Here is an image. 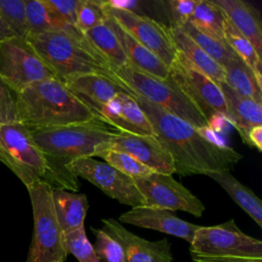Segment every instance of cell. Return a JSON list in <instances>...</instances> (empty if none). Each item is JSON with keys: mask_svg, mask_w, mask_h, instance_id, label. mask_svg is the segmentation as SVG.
I'll return each instance as SVG.
<instances>
[{"mask_svg": "<svg viewBox=\"0 0 262 262\" xmlns=\"http://www.w3.org/2000/svg\"><path fill=\"white\" fill-rule=\"evenodd\" d=\"M148 119L155 136L173 159L175 173L180 176L209 175L230 171L243 155L227 145L208 140L199 128L131 92Z\"/></svg>", "mask_w": 262, "mask_h": 262, "instance_id": "cell-1", "label": "cell"}, {"mask_svg": "<svg viewBox=\"0 0 262 262\" xmlns=\"http://www.w3.org/2000/svg\"><path fill=\"white\" fill-rule=\"evenodd\" d=\"M119 132L103 121H94L34 130L31 134L52 171L54 189L76 192L79 188L78 177L70 170L71 164L81 158H92L99 144L111 141Z\"/></svg>", "mask_w": 262, "mask_h": 262, "instance_id": "cell-2", "label": "cell"}, {"mask_svg": "<svg viewBox=\"0 0 262 262\" xmlns=\"http://www.w3.org/2000/svg\"><path fill=\"white\" fill-rule=\"evenodd\" d=\"M18 122L30 131L102 121L61 81L51 78L16 93Z\"/></svg>", "mask_w": 262, "mask_h": 262, "instance_id": "cell-3", "label": "cell"}, {"mask_svg": "<svg viewBox=\"0 0 262 262\" xmlns=\"http://www.w3.org/2000/svg\"><path fill=\"white\" fill-rule=\"evenodd\" d=\"M26 39L55 78L62 83L91 74L121 83L112 67L77 26H72L67 31L29 35Z\"/></svg>", "mask_w": 262, "mask_h": 262, "instance_id": "cell-4", "label": "cell"}, {"mask_svg": "<svg viewBox=\"0 0 262 262\" xmlns=\"http://www.w3.org/2000/svg\"><path fill=\"white\" fill-rule=\"evenodd\" d=\"M0 162L26 187L42 181L55 188L49 164L34 141L31 131L19 122L0 125Z\"/></svg>", "mask_w": 262, "mask_h": 262, "instance_id": "cell-5", "label": "cell"}, {"mask_svg": "<svg viewBox=\"0 0 262 262\" xmlns=\"http://www.w3.org/2000/svg\"><path fill=\"white\" fill-rule=\"evenodd\" d=\"M34 217V231L26 262H64V233L57 220L52 187L42 181L27 187Z\"/></svg>", "mask_w": 262, "mask_h": 262, "instance_id": "cell-6", "label": "cell"}, {"mask_svg": "<svg viewBox=\"0 0 262 262\" xmlns=\"http://www.w3.org/2000/svg\"><path fill=\"white\" fill-rule=\"evenodd\" d=\"M114 73L119 81L135 94L196 128L208 127L205 116L170 78L166 80L158 79L131 66L117 69Z\"/></svg>", "mask_w": 262, "mask_h": 262, "instance_id": "cell-7", "label": "cell"}, {"mask_svg": "<svg viewBox=\"0 0 262 262\" xmlns=\"http://www.w3.org/2000/svg\"><path fill=\"white\" fill-rule=\"evenodd\" d=\"M190 256L262 258V242L243 232L233 219L200 226L189 244Z\"/></svg>", "mask_w": 262, "mask_h": 262, "instance_id": "cell-8", "label": "cell"}, {"mask_svg": "<svg viewBox=\"0 0 262 262\" xmlns=\"http://www.w3.org/2000/svg\"><path fill=\"white\" fill-rule=\"evenodd\" d=\"M0 78L16 94L36 82L55 78L27 39L0 42Z\"/></svg>", "mask_w": 262, "mask_h": 262, "instance_id": "cell-9", "label": "cell"}, {"mask_svg": "<svg viewBox=\"0 0 262 262\" xmlns=\"http://www.w3.org/2000/svg\"><path fill=\"white\" fill-rule=\"evenodd\" d=\"M169 78L201 111L207 121L217 114L223 115L228 120L224 96L219 85L201 73L178 52L169 67Z\"/></svg>", "mask_w": 262, "mask_h": 262, "instance_id": "cell-10", "label": "cell"}, {"mask_svg": "<svg viewBox=\"0 0 262 262\" xmlns=\"http://www.w3.org/2000/svg\"><path fill=\"white\" fill-rule=\"evenodd\" d=\"M107 15L112 17L127 34L139 44L157 55L166 66L170 67L177 56L168 27L149 16L105 4Z\"/></svg>", "mask_w": 262, "mask_h": 262, "instance_id": "cell-11", "label": "cell"}, {"mask_svg": "<svg viewBox=\"0 0 262 262\" xmlns=\"http://www.w3.org/2000/svg\"><path fill=\"white\" fill-rule=\"evenodd\" d=\"M70 170L77 176L97 186L110 198L131 208L145 206L144 198L134 180L110 166L105 162L93 158H81L74 161Z\"/></svg>", "mask_w": 262, "mask_h": 262, "instance_id": "cell-12", "label": "cell"}, {"mask_svg": "<svg viewBox=\"0 0 262 262\" xmlns=\"http://www.w3.org/2000/svg\"><path fill=\"white\" fill-rule=\"evenodd\" d=\"M133 180L147 207L172 212L180 210L195 217H201L206 210L204 204L172 175L154 172Z\"/></svg>", "mask_w": 262, "mask_h": 262, "instance_id": "cell-13", "label": "cell"}, {"mask_svg": "<svg viewBox=\"0 0 262 262\" xmlns=\"http://www.w3.org/2000/svg\"><path fill=\"white\" fill-rule=\"evenodd\" d=\"M105 149L125 152L155 172L168 175L175 173L172 157L155 135H135L120 131L111 141L99 144L94 156Z\"/></svg>", "mask_w": 262, "mask_h": 262, "instance_id": "cell-14", "label": "cell"}, {"mask_svg": "<svg viewBox=\"0 0 262 262\" xmlns=\"http://www.w3.org/2000/svg\"><path fill=\"white\" fill-rule=\"evenodd\" d=\"M102 230L123 247L126 262H173L172 245L167 238L147 241L125 228L118 220L103 218Z\"/></svg>", "mask_w": 262, "mask_h": 262, "instance_id": "cell-15", "label": "cell"}, {"mask_svg": "<svg viewBox=\"0 0 262 262\" xmlns=\"http://www.w3.org/2000/svg\"><path fill=\"white\" fill-rule=\"evenodd\" d=\"M103 122L121 132L155 135L145 114L130 93H119L111 101L94 110Z\"/></svg>", "mask_w": 262, "mask_h": 262, "instance_id": "cell-16", "label": "cell"}, {"mask_svg": "<svg viewBox=\"0 0 262 262\" xmlns=\"http://www.w3.org/2000/svg\"><path fill=\"white\" fill-rule=\"evenodd\" d=\"M118 221L171 234L183 238L189 244L194 232L201 226L178 218L172 211L147 206L131 208V210L121 214Z\"/></svg>", "mask_w": 262, "mask_h": 262, "instance_id": "cell-17", "label": "cell"}, {"mask_svg": "<svg viewBox=\"0 0 262 262\" xmlns=\"http://www.w3.org/2000/svg\"><path fill=\"white\" fill-rule=\"evenodd\" d=\"M63 84L93 111L114 99L119 93L132 92L123 83L95 74L80 76Z\"/></svg>", "mask_w": 262, "mask_h": 262, "instance_id": "cell-18", "label": "cell"}, {"mask_svg": "<svg viewBox=\"0 0 262 262\" xmlns=\"http://www.w3.org/2000/svg\"><path fill=\"white\" fill-rule=\"evenodd\" d=\"M218 85L224 96L228 121L248 144L249 131L255 126H262V104L237 93L224 82Z\"/></svg>", "mask_w": 262, "mask_h": 262, "instance_id": "cell-19", "label": "cell"}, {"mask_svg": "<svg viewBox=\"0 0 262 262\" xmlns=\"http://www.w3.org/2000/svg\"><path fill=\"white\" fill-rule=\"evenodd\" d=\"M229 21L252 44L257 54L262 56V27L259 12L243 0H212Z\"/></svg>", "mask_w": 262, "mask_h": 262, "instance_id": "cell-20", "label": "cell"}, {"mask_svg": "<svg viewBox=\"0 0 262 262\" xmlns=\"http://www.w3.org/2000/svg\"><path fill=\"white\" fill-rule=\"evenodd\" d=\"M106 23L118 37L128 58L129 66L158 79L166 80L169 78V67L157 55L134 40L108 15Z\"/></svg>", "mask_w": 262, "mask_h": 262, "instance_id": "cell-21", "label": "cell"}, {"mask_svg": "<svg viewBox=\"0 0 262 262\" xmlns=\"http://www.w3.org/2000/svg\"><path fill=\"white\" fill-rule=\"evenodd\" d=\"M168 31L179 54L216 84L224 82V69L213 60L179 27L171 24L168 27Z\"/></svg>", "mask_w": 262, "mask_h": 262, "instance_id": "cell-22", "label": "cell"}, {"mask_svg": "<svg viewBox=\"0 0 262 262\" xmlns=\"http://www.w3.org/2000/svg\"><path fill=\"white\" fill-rule=\"evenodd\" d=\"M52 201L64 235L84 226V220L89 209L85 193L52 188Z\"/></svg>", "mask_w": 262, "mask_h": 262, "instance_id": "cell-23", "label": "cell"}, {"mask_svg": "<svg viewBox=\"0 0 262 262\" xmlns=\"http://www.w3.org/2000/svg\"><path fill=\"white\" fill-rule=\"evenodd\" d=\"M208 176L216 181L259 227H262V202L252 189L239 182L230 171H219Z\"/></svg>", "mask_w": 262, "mask_h": 262, "instance_id": "cell-24", "label": "cell"}, {"mask_svg": "<svg viewBox=\"0 0 262 262\" xmlns=\"http://www.w3.org/2000/svg\"><path fill=\"white\" fill-rule=\"evenodd\" d=\"M223 69L224 83L237 93L262 104V83L242 58L235 55Z\"/></svg>", "mask_w": 262, "mask_h": 262, "instance_id": "cell-25", "label": "cell"}, {"mask_svg": "<svg viewBox=\"0 0 262 262\" xmlns=\"http://www.w3.org/2000/svg\"><path fill=\"white\" fill-rule=\"evenodd\" d=\"M83 34L93 48L107 61L114 71L129 66L128 58L122 48V45L116 34L107 25L106 20L86 32H83Z\"/></svg>", "mask_w": 262, "mask_h": 262, "instance_id": "cell-26", "label": "cell"}, {"mask_svg": "<svg viewBox=\"0 0 262 262\" xmlns=\"http://www.w3.org/2000/svg\"><path fill=\"white\" fill-rule=\"evenodd\" d=\"M28 36L50 31H67L70 25L57 16L44 0H25Z\"/></svg>", "mask_w": 262, "mask_h": 262, "instance_id": "cell-27", "label": "cell"}, {"mask_svg": "<svg viewBox=\"0 0 262 262\" xmlns=\"http://www.w3.org/2000/svg\"><path fill=\"white\" fill-rule=\"evenodd\" d=\"M179 28L222 68H224V66L236 55V53L223 39L201 32L190 23H186Z\"/></svg>", "mask_w": 262, "mask_h": 262, "instance_id": "cell-28", "label": "cell"}, {"mask_svg": "<svg viewBox=\"0 0 262 262\" xmlns=\"http://www.w3.org/2000/svg\"><path fill=\"white\" fill-rule=\"evenodd\" d=\"M223 38L229 47L242 58L255 73L257 79L262 82V60L250 41L241 34L237 29L225 16L223 26Z\"/></svg>", "mask_w": 262, "mask_h": 262, "instance_id": "cell-29", "label": "cell"}, {"mask_svg": "<svg viewBox=\"0 0 262 262\" xmlns=\"http://www.w3.org/2000/svg\"><path fill=\"white\" fill-rule=\"evenodd\" d=\"M225 14L213 1L199 0V3L189 19L193 27L213 37L223 39Z\"/></svg>", "mask_w": 262, "mask_h": 262, "instance_id": "cell-30", "label": "cell"}, {"mask_svg": "<svg viewBox=\"0 0 262 262\" xmlns=\"http://www.w3.org/2000/svg\"><path fill=\"white\" fill-rule=\"evenodd\" d=\"M94 157H99L103 159L106 164L114 167L123 174L131 177L132 179L144 177L155 172L133 157L122 151L105 149L96 152Z\"/></svg>", "mask_w": 262, "mask_h": 262, "instance_id": "cell-31", "label": "cell"}, {"mask_svg": "<svg viewBox=\"0 0 262 262\" xmlns=\"http://www.w3.org/2000/svg\"><path fill=\"white\" fill-rule=\"evenodd\" d=\"M0 16L15 37L27 38L25 0H0Z\"/></svg>", "mask_w": 262, "mask_h": 262, "instance_id": "cell-32", "label": "cell"}, {"mask_svg": "<svg viewBox=\"0 0 262 262\" xmlns=\"http://www.w3.org/2000/svg\"><path fill=\"white\" fill-rule=\"evenodd\" d=\"M95 236L93 250L101 262H126L123 247L101 228L90 227Z\"/></svg>", "mask_w": 262, "mask_h": 262, "instance_id": "cell-33", "label": "cell"}, {"mask_svg": "<svg viewBox=\"0 0 262 262\" xmlns=\"http://www.w3.org/2000/svg\"><path fill=\"white\" fill-rule=\"evenodd\" d=\"M106 18L103 0H80L77 9V27L82 32L100 25Z\"/></svg>", "mask_w": 262, "mask_h": 262, "instance_id": "cell-34", "label": "cell"}, {"mask_svg": "<svg viewBox=\"0 0 262 262\" xmlns=\"http://www.w3.org/2000/svg\"><path fill=\"white\" fill-rule=\"evenodd\" d=\"M68 254H73L79 262H100L87 238L84 226L64 235Z\"/></svg>", "mask_w": 262, "mask_h": 262, "instance_id": "cell-35", "label": "cell"}, {"mask_svg": "<svg viewBox=\"0 0 262 262\" xmlns=\"http://www.w3.org/2000/svg\"><path fill=\"white\" fill-rule=\"evenodd\" d=\"M18 122L16 94L0 78V125Z\"/></svg>", "mask_w": 262, "mask_h": 262, "instance_id": "cell-36", "label": "cell"}, {"mask_svg": "<svg viewBox=\"0 0 262 262\" xmlns=\"http://www.w3.org/2000/svg\"><path fill=\"white\" fill-rule=\"evenodd\" d=\"M199 0H171L168 2L172 14V23L177 27H181L188 23Z\"/></svg>", "mask_w": 262, "mask_h": 262, "instance_id": "cell-37", "label": "cell"}, {"mask_svg": "<svg viewBox=\"0 0 262 262\" xmlns=\"http://www.w3.org/2000/svg\"><path fill=\"white\" fill-rule=\"evenodd\" d=\"M47 6L66 23L77 26V9L80 0H44Z\"/></svg>", "mask_w": 262, "mask_h": 262, "instance_id": "cell-38", "label": "cell"}, {"mask_svg": "<svg viewBox=\"0 0 262 262\" xmlns=\"http://www.w3.org/2000/svg\"><path fill=\"white\" fill-rule=\"evenodd\" d=\"M194 262H262V258H237V257H199L191 256Z\"/></svg>", "mask_w": 262, "mask_h": 262, "instance_id": "cell-39", "label": "cell"}, {"mask_svg": "<svg viewBox=\"0 0 262 262\" xmlns=\"http://www.w3.org/2000/svg\"><path fill=\"white\" fill-rule=\"evenodd\" d=\"M248 145L262 150V126L253 127L248 133Z\"/></svg>", "mask_w": 262, "mask_h": 262, "instance_id": "cell-40", "label": "cell"}, {"mask_svg": "<svg viewBox=\"0 0 262 262\" xmlns=\"http://www.w3.org/2000/svg\"><path fill=\"white\" fill-rule=\"evenodd\" d=\"M228 123L229 121L227 120L226 117H224L223 115L217 114L212 116L208 120V127L214 132H221L226 129V126L228 125Z\"/></svg>", "mask_w": 262, "mask_h": 262, "instance_id": "cell-41", "label": "cell"}, {"mask_svg": "<svg viewBox=\"0 0 262 262\" xmlns=\"http://www.w3.org/2000/svg\"><path fill=\"white\" fill-rule=\"evenodd\" d=\"M15 37L12 31L8 28V26L5 24V21L0 16V42L5 41L7 39Z\"/></svg>", "mask_w": 262, "mask_h": 262, "instance_id": "cell-42", "label": "cell"}]
</instances>
